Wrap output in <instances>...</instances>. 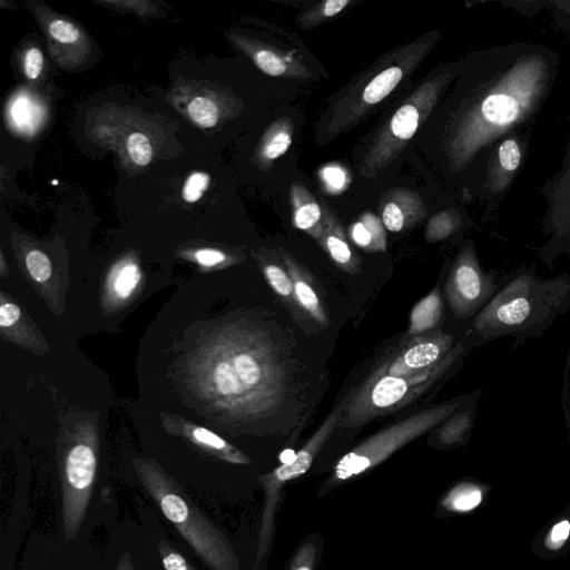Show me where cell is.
Returning a JSON list of instances; mask_svg holds the SVG:
<instances>
[{
  "label": "cell",
  "instance_id": "6da1fadb",
  "mask_svg": "<svg viewBox=\"0 0 570 570\" xmlns=\"http://www.w3.org/2000/svg\"><path fill=\"white\" fill-rule=\"evenodd\" d=\"M470 82L443 129L442 149L451 173L475 158L513 127L535 115L553 83V52L510 45L481 55Z\"/></svg>",
  "mask_w": 570,
  "mask_h": 570
},
{
  "label": "cell",
  "instance_id": "7a4b0ae2",
  "mask_svg": "<svg viewBox=\"0 0 570 570\" xmlns=\"http://www.w3.org/2000/svg\"><path fill=\"white\" fill-rule=\"evenodd\" d=\"M206 387L215 404L238 423L278 419L302 393L297 360L271 326L238 321L209 346Z\"/></svg>",
  "mask_w": 570,
  "mask_h": 570
},
{
  "label": "cell",
  "instance_id": "3957f363",
  "mask_svg": "<svg viewBox=\"0 0 570 570\" xmlns=\"http://www.w3.org/2000/svg\"><path fill=\"white\" fill-rule=\"evenodd\" d=\"M569 311V274L542 278L525 268L500 281L494 295L472 318L470 334L478 344L509 336L519 345L543 334Z\"/></svg>",
  "mask_w": 570,
  "mask_h": 570
},
{
  "label": "cell",
  "instance_id": "277c9868",
  "mask_svg": "<svg viewBox=\"0 0 570 570\" xmlns=\"http://www.w3.org/2000/svg\"><path fill=\"white\" fill-rule=\"evenodd\" d=\"M440 37L439 30L426 32L384 52L356 75L328 101L317 121L316 141L327 145L368 117L417 69Z\"/></svg>",
  "mask_w": 570,
  "mask_h": 570
},
{
  "label": "cell",
  "instance_id": "5b68a950",
  "mask_svg": "<svg viewBox=\"0 0 570 570\" xmlns=\"http://www.w3.org/2000/svg\"><path fill=\"white\" fill-rule=\"evenodd\" d=\"M137 476L193 551L210 570H242L225 532L184 491L179 483L151 460L134 461Z\"/></svg>",
  "mask_w": 570,
  "mask_h": 570
},
{
  "label": "cell",
  "instance_id": "8992f818",
  "mask_svg": "<svg viewBox=\"0 0 570 570\" xmlns=\"http://www.w3.org/2000/svg\"><path fill=\"white\" fill-rule=\"evenodd\" d=\"M458 66L448 63L434 69L377 128L361 157L362 177H375L403 153L454 79Z\"/></svg>",
  "mask_w": 570,
  "mask_h": 570
},
{
  "label": "cell",
  "instance_id": "52a82bcc",
  "mask_svg": "<svg viewBox=\"0 0 570 570\" xmlns=\"http://www.w3.org/2000/svg\"><path fill=\"white\" fill-rule=\"evenodd\" d=\"M465 353V343L459 341L440 363L426 371L401 377H367L350 401H344L340 425L361 426L409 405L441 381Z\"/></svg>",
  "mask_w": 570,
  "mask_h": 570
},
{
  "label": "cell",
  "instance_id": "ba28073f",
  "mask_svg": "<svg viewBox=\"0 0 570 570\" xmlns=\"http://www.w3.org/2000/svg\"><path fill=\"white\" fill-rule=\"evenodd\" d=\"M460 409V401L444 402L376 432L336 462L324 483L325 489L334 488L372 470L411 441L440 425Z\"/></svg>",
  "mask_w": 570,
  "mask_h": 570
},
{
  "label": "cell",
  "instance_id": "9c48e42d",
  "mask_svg": "<svg viewBox=\"0 0 570 570\" xmlns=\"http://www.w3.org/2000/svg\"><path fill=\"white\" fill-rule=\"evenodd\" d=\"M342 405L335 407L308 441L291 460L258 476L264 491V503L259 521L256 559L253 570H261L269 553L275 533L276 514L285 485L308 471L314 459L340 425Z\"/></svg>",
  "mask_w": 570,
  "mask_h": 570
},
{
  "label": "cell",
  "instance_id": "30bf717a",
  "mask_svg": "<svg viewBox=\"0 0 570 570\" xmlns=\"http://www.w3.org/2000/svg\"><path fill=\"white\" fill-rule=\"evenodd\" d=\"M497 273H484L474 247L466 244L458 254L445 283V296L458 318L474 317L500 285Z\"/></svg>",
  "mask_w": 570,
  "mask_h": 570
},
{
  "label": "cell",
  "instance_id": "8fae6325",
  "mask_svg": "<svg viewBox=\"0 0 570 570\" xmlns=\"http://www.w3.org/2000/svg\"><path fill=\"white\" fill-rule=\"evenodd\" d=\"M458 342L451 334L440 330L406 337L393 353L382 360L368 377H401L426 371L440 363Z\"/></svg>",
  "mask_w": 570,
  "mask_h": 570
},
{
  "label": "cell",
  "instance_id": "7c38bea8",
  "mask_svg": "<svg viewBox=\"0 0 570 570\" xmlns=\"http://www.w3.org/2000/svg\"><path fill=\"white\" fill-rule=\"evenodd\" d=\"M384 227L392 233H401L419 226L428 215L422 196L406 187H395L385 191L377 204Z\"/></svg>",
  "mask_w": 570,
  "mask_h": 570
},
{
  "label": "cell",
  "instance_id": "4fadbf2b",
  "mask_svg": "<svg viewBox=\"0 0 570 570\" xmlns=\"http://www.w3.org/2000/svg\"><path fill=\"white\" fill-rule=\"evenodd\" d=\"M246 51L265 75L295 80H312V70L298 53L266 42H247Z\"/></svg>",
  "mask_w": 570,
  "mask_h": 570
},
{
  "label": "cell",
  "instance_id": "5bb4252c",
  "mask_svg": "<svg viewBox=\"0 0 570 570\" xmlns=\"http://www.w3.org/2000/svg\"><path fill=\"white\" fill-rule=\"evenodd\" d=\"M324 210L323 230L318 244L341 269L348 274L361 272V259L350 245L341 220L330 205L320 198Z\"/></svg>",
  "mask_w": 570,
  "mask_h": 570
},
{
  "label": "cell",
  "instance_id": "9a60e30c",
  "mask_svg": "<svg viewBox=\"0 0 570 570\" xmlns=\"http://www.w3.org/2000/svg\"><path fill=\"white\" fill-rule=\"evenodd\" d=\"M278 255L292 278L297 307L320 325H328L326 307L309 273L287 250L279 248Z\"/></svg>",
  "mask_w": 570,
  "mask_h": 570
},
{
  "label": "cell",
  "instance_id": "2e32d148",
  "mask_svg": "<svg viewBox=\"0 0 570 570\" xmlns=\"http://www.w3.org/2000/svg\"><path fill=\"white\" fill-rule=\"evenodd\" d=\"M292 223L295 228L318 240L323 230L324 210L321 202L299 180L289 188Z\"/></svg>",
  "mask_w": 570,
  "mask_h": 570
},
{
  "label": "cell",
  "instance_id": "e0dca14e",
  "mask_svg": "<svg viewBox=\"0 0 570 570\" xmlns=\"http://www.w3.org/2000/svg\"><path fill=\"white\" fill-rule=\"evenodd\" d=\"M293 135L294 122L289 116H279L268 126L256 150V160L262 168H271L289 149Z\"/></svg>",
  "mask_w": 570,
  "mask_h": 570
},
{
  "label": "cell",
  "instance_id": "ac0fdd59",
  "mask_svg": "<svg viewBox=\"0 0 570 570\" xmlns=\"http://www.w3.org/2000/svg\"><path fill=\"white\" fill-rule=\"evenodd\" d=\"M442 317L443 301L440 289L435 287L413 306L406 337L436 331L435 327L441 323Z\"/></svg>",
  "mask_w": 570,
  "mask_h": 570
},
{
  "label": "cell",
  "instance_id": "d6986e66",
  "mask_svg": "<svg viewBox=\"0 0 570 570\" xmlns=\"http://www.w3.org/2000/svg\"><path fill=\"white\" fill-rule=\"evenodd\" d=\"M352 242L367 252H385L386 228L381 218L372 212H363L348 229Z\"/></svg>",
  "mask_w": 570,
  "mask_h": 570
},
{
  "label": "cell",
  "instance_id": "ffe728a7",
  "mask_svg": "<svg viewBox=\"0 0 570 570\" xmlns=\"http://www.w3.org/2000/svg\"><path fill=\"white\" fill-rule=\"evenodd\" d=\"M190 440L203 450L233 464H249V458L216 433L200 426L187 430Z\"/></svg>",
  "mask_w": 570,
  "mask_h": 570
},
{
  "label": "cell",
  "instance_id": "44dd1931",
  "mask_svg": "<svg viewBox=\"0 0 570 570\" xmlns=\"http://www.w3.org/2000/svg\"><path fill=\"white\" fill-rule=\"evenodd\" d=\"M356 1L351 0H324L303 8L296 16L295 24L303 30H311L324 22L334 19Z\"/></svg>",
  "mask_w": 570,
  "mask_h": 570
},
{
  "label": "cell",
  "instance_id": "7402d4cb",
  "mask_svg": "<svg viewBox=\"0 0 570 570\" xmlns=\"http://www.w3.org/2000/svg\"><path fill=\"white\" fill-rule=\"evenodd\" d=\"M474 409L462 407L441 423L436 431V441L444 446L462 443L471 432Z\"/></svg>",
  "mask_w": 570,
  "mask_h": 570
},
{
  "label": "cell",
  "instance_id": "603a6c76",
  "mask_svg": "<svg viewBox=\"0 0 570 570\" xmlns=\"http://www.w3.org/2000/svg\"><path fill=\"white\" fill-rule=\"evenodd\" d=\"M261 265L263 274L272 289L282 297L285 304L291 307H297L294 297L293 282L285 266L265 258L261 259Z\"/></svg>",
  "mask_w": 570,
  "mask_h": 570
},
{
  "label": "cell",
  "instance_id": "cb8c5ba5",
  "mask_svg": "<svg viewBox=\"0 0 570 570\" xmlns=\"http://www.w3.org/2000/svg\"><path fill=\"white\" fill-rule=\"evenodd\" d=\"M461 225L460 214L454 209H444L432 215L425 226L424 238L428 243L446 239Z\"/></svg>",
  "mask_w": 570,
  "mask_h": 570
},
{
  "label": "cell",
  "instance_id": "d4e9b609",
  "mask_svg": "<svg viewBox=\"0 0 570 570\" xmlns=\"http://www.w3.org/2000/svg\"><path fill=\"white\" fill-rule=\"evenodd\" d=\"M482 500L481 490L471 483H461L451 489L442 500V507L450 511L466 512Z\"/></svg>",
  "mask_w": 570,
  "mask_h": 570
},
{
  "label": "cell",
  "instance_id": "484cf974",
  "mask_svg": "<svg viewBox=\"0 0 570 570\" xmlns=\"http://www.w3.org/2000/svg\"><path fill=\"white\" fill-rule=\"evenodd\" d=\"M141 274L137 265L127 263L122 265L112 278V289L119 298L129 297L140 281Z\"/></svg>",
  "mask_w": 570,
  "mask_h": 570
},
{
  "label": "cell",
  "instance_id": "4316f807",
  "mask_svg": "<svg viewBox=\"0 0 570 570\" xmlns=\"http://www.w3.org/2000/svg\"><path fill=\"white\" fill-rule=\"evenodd\" d=\"M190 118L200 127H214L218 121L216 104L206 97H196L188 104Z\"/></svg>",
  "mask_w": 570,
  "mask_h": 570
},
{
  "label": "cell",
  "instance_id": "83f0119b",
  "mask_svg": "<svg viewBox=\"0 0 570 570\" xmlns=\"http://www.w3.org/2000/svg\"><path fill=\"white\" fill-rule=\"evenodd\" d=\"M320 179L330 194H340L351 184L347 169L338 164H330L320 170Z\"/></svg>",
  "mask_w": 570,
  "mask_h": 570
},
{
  "label": "cell",
  "instance_id": "f1b7e54d",
  "mask_svg": "<svg viewBox=\"0 0 570 570\" xmlns=\"http://www.w3.org/2000/svg\"><path fill=\"white\" fill-rule=\"evenodd\" d=\"M157 549L165 570H196L191 563L165 539L157 541Z\"/></svg>",
  "mask_w": 570,
  "mask_h": 570
},
{
  "label": "cell",
  "instance_id": "f546056e",
  "mask_svg": "<svg viewBox=\"0 0 570 570\" xmlns=\"http://www.w3.org/2000/svg\"><path fill=\"white\" fill-rule=\"evenodd\" d=\"M127 150L131 160L138 166H146L151 160L149 139L141 132H132L128 137Z\"/></svg>",
  "mask_w": 570,
  "mask_h": 570
},
{
  "label": "cell",
  "instance_id": "4dcf8cb0",
  "mask_svg": "<svg viewBox=\"0 0 570 570\" xmlns=\"http://www.w3.org/2000/svg\"><path fill=\"white\" fill-rule=\"evenodd\" d=\"M26 265L31 277L39 283L48 281L51 276V263L41 250H30L26 256Z\"/></svg>",
  "mask_w": 570,
  "mask_h": 570
},
{
  "label": "cell",
  "instance_id": "1f68e13d",
  "mask_svg": "<svg viewBox=\"0 0 570 570\" xmlns=\"http://www.w3.org/2000/svg\"><path fill=\"white\" fill-rule=\"evenodd\" d=\"M210 177L206 173L190 174L183 186V198L187 203H196L208 188Z\"/></svg>",
  "mask_w": 570,
  "mask_h": 570
},
{
  "label": "cell",
  "instance_id": "d6a6232c",
  "mask_svg": "<svg viewBox=\"0 0 570 570\" xmlns=\"http://www.w3.org/2000/svg\"><path fill=\"white\" fill-rule=\"evenodd\" d=\"M316 556V543L311 540H305L296 550L291 561L289 570H314Z\"/></svg>",
  "mask_w": 570,
  "mask_h": 570
},
{
  "label": "cell",
  "instance_id": "836d02e7",
  "mask_svg": "<svg viewBox=\"0 0 570 570\" xmlns=\"http://www.w3.org/2000/svg\"><path fill=\"white\" fill-rule=\"evenodd\" d=\"M500 166L507 171H513L518 168L521 160V151L514 139H505L498 149Z\"/></svg>",
  "mask_w": 570,
  "mask_h": 570
},
{
  "label": "cell",
  "instance_id": "e575fe53",
  "mask_svg": "<svg viewBox=\"0 0 570 570\" xmlns=\"http://www.w3.org/2000/svg\"><path fill=\"white\" fill-rule=\"evenodd\" d=\"M49 33L61 43L76 42L80 37V32L75 24L61 19L53 20L49 24Z\"/></svg>",
  "mask_w": 570,
  "mask_h": 570
},
{
  "label": "cell",
  "instance_id": "d590c367",
  "mask_svg": "<svg viewBox=\"0 0 570 570\" xmlns=\"http://www.w3.org/2000/svg\"><path fill=\"white\" fill-rule=\"evenodd\" d=\"M561 407L563 412V416L566 420V424L570 434V345L568 350V355L566 358L564 372H563V382H562V391H561Z\"/></svg>",
  "mask_w": 570,
  "mask_h": 570
},
{
  "label": "cell",
  "instance_id": "8d00e7d4",
  "mask_svg": "<svg viewBox=\"0 0 570 570\" xmlns=\"http://www.w3.org/2000/svg\"><path fill=\"white\" fill-rule=\"evenodd\" d=\"M43 66V56L37 47L30 48L24 55L26 76L33 80L37 79Z\"/></svg>",
  "mask_w": 570,
  "mask_h": 570
},
{
  "label": "cell",
  "instance_id": "74e56055",
  "mask_svg": "<svg viewBox=\"0 0 570 570\" xmlns=\"http://www.w3.org/2000/svg\"><path fill=\"white\" fill-rule=\"evenodd\" d=\"M195 258L200 265L207 267L219 265L227 259L225 253L213 248H204L197 250L195 253Z\"/></svg>",
  "mask_w": 570,
  "mask_h": 570
},
{
  "label": "cell",
  "instance_id": "f35d334b",
  "mask_svg": "<svg viewBox=\"0 0 570 570\" xmlns=\"http://www.w3.org/2000/svg\"><path fill=\"white\" fill-rule=\"evenodd\" d=\"M20 318V307L11 302H2L0 306V326L2 328L14 325Z\"/></svg>",
  "mask_w": 570,
  "mask_h": 570
},
{
  "label": "cell",
  "instance_id": "ab89813d",
  "mask_svg": "<svg viewBox=\"0 0 570 570\" xmlns=\"http://www.w3.org/2000/svg\"><path fill=\"white\" fill-rule=\"evenodd\" d=\"M570 533V522L568 520H563L557 523L549 535L548 546L551 548H559L564 540L568 538Z\"/></svg>",
  "mask_w": 570,
  "mask_h": 570
},
{
  "label": "cell",
  "instance_id": "60d3db41",
  "mask_svg": "<svg viewBox=\"0 0 570 570\" xmlns=\"http://www.w3.org/2000/svg\"><path fill=\"white\" fill-rule=\"evenodd\" d=\"M115 570H136L135 563L129 552L121 553Z\"/></svg>",
  "mask_w": 570,
  "mask_h": 570
},
{
  "label": "cell",
  "instance_id": "b9f144b4",
  "mask_svg": "<svg viewBox=\"0 0 570 570\" xmlns=\"http://www.w3.org/2000/svg\"><path fill=\"white\" fill-rule=\"evenodd\" d=\"M51 184H52V185H57V184H58V180H57V179H55V180H52V181H51Z\"/></svg>",
  "mask_w": 570,
  "mask_h": 570
}]
</instances>
